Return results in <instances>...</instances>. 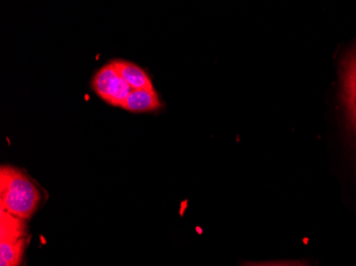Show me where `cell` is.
Returning a JSON list of instances; mask_svg holds the SVG:
<instances>
[{
    "label": "cell",
    "instance_id": "6da1fadb",
    "mask_svg": "<svg viewBox=\"0 0 356 266\" xmlns=\"http://www.w3.org/2000/svg\"><path fill=\"white\" fill-rule=\"evenodd\" d=\"M42 199L41 189L35 180L21 169L1 166L0 211L27 221L39 209Z\"/></svg>",
    "mask_w": 356,
    "mask_h": 266
},
{
    "label": "cell",
    "instance_id": "7a4b0ae2",
    "mask_svg": "<svg viewBox=\"0 0 356 266\" xmlns=\"http://www.w3.org/2000/svg\"><path fill=\"white\" fill-rule=\"evenodd\" d=\"M28 243L25 219L0 213V266H21Z\"/></svg>",
    "mask_w": 356,
    "mask_h": 266
},
{
    "label": "cell",
    "instance_id": "3957f363",
    "mask_svg": "<svg viewBox=\"0 0 356 266\" xmlns=\"http://www.w3.org/2000/svg\"><path fill=\"white\" fill-rule=\"evenodd\" d=\"M92 88L106 103L120 108L133 91L112 62L106 64L95 74L92 79Z\"/></svg>",
    "mask_w": 356,
    "mask_h": 266
},
{
    "label": "cell",
    "instance_id": "277c9868",
    "mask_svg": "<svg viewBox=\"0 0 356 266\" xmlns=\"http://www.w3.org/2000/svg\"><path fill=\"white\" fill-rule=\"evenodd\" d=\"M341 101L352 129L356 127V46L341 62Z\"/></svg>",
    "mask_w": 356,
    "mask_h": 266
},
{
    "label": "cell",
    "instance_id": "5b68a950",
    "mask_svg": "<svg viewBox=\"0 0 356 266\" xmlns=\"http://www.w3.org/2000/svg\"><path fill=\"white\" fill-rule=\"evenodd\" d=\"M111 62L115 65L117 71L119 72L121 77L125 80L126 83L131 89L149 90V91L155 90L153 83H152L151 78L137 64L124 61V60H115V61Z\"/></svg>",
    "mask_w": 356,
    "mask_h": 266
},
{
    "label": "cell",
    "instance_id": "8992f818",
    "mask_svg": "<svg viewBox=\"0 0 356 266\" xmlns=\"http://www.w3.org/2000/svg\"><path fill=\"white\" fill-rule=\"evenodd\" d=\"M161 107L159 96L155 90H133L121 108L133 113L153 112Z\"/></svg>",
    "mask_w": 356,
    "mask_h": 266
},
{
    "label": "cell",
    "instance_id": "52a82bcc",
    "mask_svg": "<svg viewBox=\"0 0 356 266\" xmlns=\"http://www.w3.org/2000/svg\"><path fill=\"white\" fill-rule=\"evenodd\" d=\"M241 266H309V263L301 260L291 261L247 262Z\"/></svg>",
    "mask_w": 356,
    "mask_h": 266
},
{
    "label": "cell",
    "instance_id": "ba28073f",
    "mask_svg": "<svg viewBox=\"0 0 356 266\" xmlns=\"http://www.w3.org/2000/svg\"><path fill=\"white\" fill-rule=\"evenodd\" d=\"M353 132H354V135H355V137H356V127L355 128H353Z\"/></svg>",
    "mask_w": 356,
    "mask_h": 266
}]
</instances>
